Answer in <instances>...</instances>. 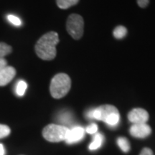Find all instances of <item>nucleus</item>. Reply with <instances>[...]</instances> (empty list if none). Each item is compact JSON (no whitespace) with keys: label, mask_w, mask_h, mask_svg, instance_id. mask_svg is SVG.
<instances>
[{"label":"nucleus","mask_w":155,"mask_h":155,"mask_svg":"<svg viewBox=\"0 0 155 155\" xmlns=\"http://www.w3.org/2000/svg\"><path fill=\"white\" fill-rule=\"evenodd\" d=\"M79 0H56L57 5L59 8L65 9L76 5Z\"/></svg>","instance_id":"14"},{"label":"nucleus","mask_w":155,"mask_h":155,"mask_svg":"<svg viewBox=\"0 0 155 155\" xmlns=\"http://www.w3.org/2000/svg\"><path fill=\"white\" fill-rule=\"evenodd\" d=\"M86 117L88 119L104 121L111 129H115L120 123L119 112L115 106L111 105H103L89 109L86 112Z\"/></svg>","instance_id":"1"},{"label":"nucleus","mask_w":155,"mask_h":155,"mask_svg":"<svg viewBox=\"0 0 155 155\" xmlns=\"http://www.w3.org/2000/svg\"><path fill=\"white\" fill-rule=\"evenodd\" d=\"M11 133V129L8 126L5 124H0V139L8 137Z\"/></svg>","instance_id":"18"},{"label":"nucleus","mask_w":155,"mask_h":155,"mask_svg":"<svg viewBox=\"0 0 155 155\" xmlns=\"http://www.w3.org/2000/svg\"><path fill=\"white\" fill-rule=\"evenodd\" d=\"M7 20L9 22H10L12 25H15V26L19 27L22 25V20L18 17L15 16L14 15H8L7 17Z\"/></svg>","instance_id":"17"},{"label":"nucleus","mask_w":155,"mask_h":155,"mask_svg":"<svg viewBox=\"0 0 155 155\" xmlns=\"http://www.w3.org/2000/svg\"><path fill=\"white\" fill-rule=\"evenodd\" d=\"M68 128L59 124H49L42 131V136L46 140L50 142H59L65 141L68 132Z\"/></svg>","instance_id":"4"},{"label":"nucleus","mask_w":155,"mask_h":155,"mask_svg":"<svg viewBox=\"0 0 155 155\" xmlns=\"http://www.w3.org/2000/svg\"><path fill=\"white\" fill-rule=\"evenodd\" d=\"M127 30L124 26H118L114 30V36L116 39H122L127 35Z\"/></svg>","instance_id":"16"},{"label":"nucleus","mask_w":155,"mask_h":155,"mask_svg":"<svg viewBox=\"0 0 155 155\" xmlns=\"http://www.w3.org/2000/svg\"><path fill=\"white\" fill-rule=\"evenodd\" d=\"M94 135L93 140L88 146L89 150L92 151V152L99 150L101 147L103 146L104 141H105V137L101 133L97 132Z\"/></svg>","instance_id":"11"},{"label":"nucleus","mask_w":155,"mask_h":155,"mask_svg":"<svg viewBox=\"0 0 155 155\" xmlns=\"http://www.w3.org/2000/svg\"><path fill=\"white\" fill-rule=\"evenodd\" d=\"M86 131L82 127L74 126L69 129L65 141L68 144H74L80 142L85 137Z\"/></svg>","instance_id":"6"},{"label":"nucleus","mask_w":155,"mask_h":155,"mask_svg":"<svg viewBox=\"0 0 155 155\" xmlns=\"http://www.w3.org/2000/svg\"><path fill=\"white\" fill-rule=\"evenodd\" d=\"M56 121L59 123V125L63 126L68 129L74 127V116L72 112L68 110L60 111L56 116Z\"/></svg>","instance_id":"9"},{"label":"nucleus","mask_w":155,"mask_h":155,"mask_svg":"<svg viewBox=\"0 0 155 155\" xmlns=\"http://www.w3.org/2000/svg\"><path fill=\"white\" fill-rule=\"evenodd\" d=\"M129 132L132 137L138 139H144L152 133V129L146 124H137L130 127Z\"/></svg>","instance_id":"8"},{"label":"nucleus","mask_w":155,"mask_h":155,"mask_svg":"<svg viewBox=\"0 0 155 155\" xmlns=\"http://www.w3.org/2000/svg\"><path fill=\"white\" fill-rule=\"evenodd\" d=\"M66 28L68 34L75 40H79L83 35L84 22L83 17L77 14L70 15L67 19Z\"/></svg>","instance_id":"5"},{"label":"nucleus","mask_w":155,"mask_h":155,"mask_svg":"<svg viewBox=\"0 0 155 155\" xmlns=\"http://www.w3.org/2000/svg\"><path fill=\"white\" fill-rule=\"evenodd\" d=\"M116 144H117L118 146L122 152L127 153L130 151L131 146L130 143L128 139L124 137H120L116 139Z\"/></svg>","instance_id":"12"},{"label":"nucleus","mask_w":155,"mask_h":155,"mask_svg":"<svg viewBox=\"0 0 155 155\" xmlns=\"http://www.w3.org/2000/svg\"><path fill=\"white\" fill-rule=\"evenodd\" d=\"M16 75V70L12 66H7L0 71V86H5L9 83Z\"/></svg>","instance_id":"10"},{"label":"nucleus","mask_w":155,"mask_h":155,"mask_svg":"<svg viewBox=\"0 0 155 155\" xmlns=\"http://www.w3.org/2000/svg\"><path fill=\"white\" fill-rule=\"evenodd\" d=\"M5 148L2 144H0V155H5Z\"/></svg>","instance_id":"23"},{"label":"nucleus","mask_w":155,"mask_h":155,"mask_svg":"<svg viewBox=\"0 0 155 155\" xmlns=\"http://www.w3.org/2000/svg\"><path fill=\"white\" fill-rule=\"evenodd\" d=\"M128 119L133 124H146L149 119V114L143 108H134L128 114Z\"/></svg>","instance_id":"7"},{"label":"nucleus","mask_w":155,"mask_h":155,"mask_svg":"<svg viewBox=\"0 0 155 155\" xmlns=\"http://www.w3.org/2000/svg\"><path fill=\"white\" fill-rule=\"evenodd\" d=\"M149 3H150V0H137V4L141 8L147 7Z\"/></svg>","instance_id":"20"},{"label":"nucleus","mask_w":155,"mask_h":155,"mask_svg":"<svg viewBox=\"0 0 155 155\" xmlns=\"http://www.w3.org/2000/svg\"><path fill=\"white\" fill-rule=\"evenodd\" d=\"M139 155H153V152L151 149L146 147V148H144L141 150Z\"/></svg>","instance_id":"21"},{"label":"nucleus","mask_w":155,"mask_h":155,"mask_svg":"<svg viewBox=\"0 0 155 155\" xmlns=\"http://www.w3.org/2000/svg\"><path fill=\"white\" fill-rule=\"evenodd\" d=\"M7 66V61L5 58H0V71Z\"/></svg>","instance_id":"22"},{"label":"nucleus","mask_w":155,"mask_h":155,"mask_svg":"<svg viewBox=\"0 0 155 155\" xmlns=\"http://www.w3.org/2000/svg\"><path fill=\"white\" fill-rule=\"evenodd\" d=\"M98 126H97L96 124H91L90 125H88V127H86V131L89 134H95L97 133L98 131Z\"/></svg>","instance_id":"19"},{"label":"nucleus","mask_w":155,"mask_h":155,"mask_svg":"<svg viewBox=\"0 0 155 155\" xmlns=\"http://www.w3.org/2000/svg\"><path fill=\"white\" fill-rule=\"evenodd\" d=\"M59 42L57 32H51L45 34L38 40L35 45L36 54L44 61H51L56 56V45Z\"/></svg>","instance_id":"2"},{"label":"nucleus","mask_w":155,"mask_h":155,"mask_svg":"<svg viewBox=\"0 0 155 155\" xmlns=\"http://www.w3.org/2000/svg\"><path fill=\"white\" fill-rule=\"evenodd\" d=\"M27 88H28V84L23 80H19L17 83L16 86H15V93L17 96L19 97H22L25 95L26 92Z\"/></svg>","instance_id":"13"},{"label":"nucleus","mask_w":155,"mask_h":155,"mask_svg":"<svg viewBox=\"0 0 155 155\" xmlns=\"http://www.w3.org/2000/svg\"><path fill=\"white\" fill-rule=\"evenodd\" d=\"M12 52V48L5 42H0V58H5Z\"/></svg>","instance_id":"15"},{"label":"nucleus","mask_w":155,"mask_h":155,"mask_svg":"<svg viewBox=\"0 0 155 155\" xmlns=\"http://www.w3.org/2000/svg\"><path fill=\"white\" fill-rule=\"evenodd\" d=\"M71 87V80L65 73H58L50 83V91L54 98H61L66 96Z\"/></svg>","instance_id":"3"}]
</instances>
